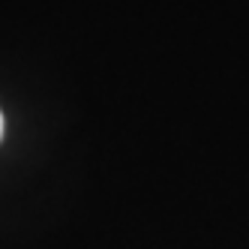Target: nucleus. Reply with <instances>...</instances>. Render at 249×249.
Masks as SVG:
<instances>
[{
    "mask_svg": "<svg viewBox=\"0 0 249 249\" xmlns=\"http://www.w3.org/2000/svg\"><path fill=\"white\" fill-rule=\"evenodd\" d=\"M0 135H3V114H0Z\"/></svg>",
    "mask_w": 249,
    "mask_h": 249,
    "instance_id": "obj_1",
    "label": "nucleus"
}]
</instances>
